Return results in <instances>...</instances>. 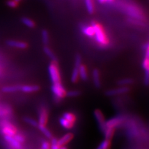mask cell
I'll return each instance as SVG.
<instances>
[{
	"mask_svg": "<svg viewBox=\"0 0 149 149\" xmlns=\"http://www.w3.org/2000/svg\"><path fill=\"white\" fill-rule=\"evenodd\" d=\"M91 26L95 32V37L96 42L101 45H106L108 44V40L104 34L102 27L96 22H92Z\"/></svg>",
	"mask_w": 149,
	"mask_h": 149,
	"instance_id": "cell-1",
	"label": "cell"
},
{
	"mask_svg": "<svg viewBox=\"0 0 149 149\" xmlns=\"http://www.w3.org/2000/svg\"><path fill=\"white\" fill-rule=\"evenodd\" d=\"M48 70L50 79L52 84L61 83V78L57 62L52 61L51 62L49 66Z\"/></svg>",
	"mask_w": 149,
	"mask_h": 149,
	"instance_id": "cell-2",
	"label": "cell"
},
{
	"mask_svg": "<svg viewBox=\"0 0 149 149\" xmlns=\"http://www.w3.org/2000/svg\"><path fill=\"white\" fill-rule=\"evenodd\" d=\"M51 90L55 96V99L57 100L58 102L66 96L67 91L62 83L52 84V86H51Z\"/></svg>",
	"mask_w": 149,
	"mask_h": 149,
	"instance_id": "cell-3",
	"label": "cell"
},
{
	"mask_svg": "<svg viewBox=\"0 0 149 149\" xmlns=\"http://www.w3.org/2000/svg\"><path fill=\"white\" fill-rule=\"evenodd\" d=\"M1 133L4 136L13 137L17 133V128L11 123L8 121H3L1 124Z\"/></svg>",
	"mask_w": 149,
	"mask_h": 149,
	"instance_id": "cell-4",
	"label": "cell"
},
{
	"mask_svg": "<svg viewBox=\"0 0 149 149\" xmlns=\"http://www.w3.org/2000/svg\"><path fill=\"white\" fill-rule=\"evenodd\" d=\"M144 50H146L145 57L142 62V67L145 71L143 83L146 86H149V47Z\"/></svg>",
	"mask_w": 149,
	"mask_h": 149,
	"instance_id": "cell-5",
	"label": "cell"
},
{
	"mask_svg": "<svg viewBox=\"0 0 149 149\" xmlns=\"http://www.w3.org/2000/svg\"><path fill=\"white\" fill-rule=\"evenodd\" d=\"M93 114H94V116L97 121V123L99 124V126L101 130V132L103 133L104 130L106 129V120H105V118L104 117L103 114H102V112L98 109H95L94 111Z\"/></svg>",
	"mask_w": 149,
	"mask_h": 149,
	"instance_id": "cell-6",
	"label": "cell"
},
{
	"mask_svg": "<svg viewBox=\"0 0 149 149\" xmlns=\"http://www.w3.org/2000/svg\"><path fill=\"white\" fill-rule=\"evenodd\" d=\"M130 91V88L128 86H120L116 89H112L106 91L105 95L108 96H114L116 95L125 94Z\"/></svg>",
	"mask_w": 149,
	"mask_h": 149,
	"instance_id": "cell-7",
	"label": "cell"
},
{
	"mask_svg": "<svg viewBox=\"0 0 149 149\" xmlns=\"http://www.w3.org/2000/svg\"><path fill=\"white\" fill-rule=\"evenodd\" d=\"M123 121L124 117L123 116H116V117L106 121V127H113L116 129V127L119 126V125L122 124Z\"/></svg>",
	"mask_w": 149,
	"mask_h": 149,
	"instance_id": "cell-8",
	"label": "cell"
},
{
	"mask_svg": "<svg viewBox=\"0 0 149 149\" xmlns=\"http://www.w3.org/2000/svg\"><path fill=\"white\" fill-rule=\"evenodd\" d=\"M125 11H126L127 15L135 19H143L142 14L136 7L128 6L125 8Z\"/></svg>",
	"mask_w": 149,
	"mask_h": 149,
	"instance_id": "cell-9",
	"label": "cell"
},
{
	"mask_svg": "<svg viewBox=\"0 0 149 149\" xmlns=\"http://www.w3.org/2000/svg\"><path fill=\"white\" fill-rule=\"evenodd\" d=\"M49 118L48 111L45 108H42L39 110V124L45 125L47 123Z\"/></svg>",
	"mask_w": 149,
	"mask_h": 149,
	"instance_id": "cell-10",
	"label": "cell"
},
{
	"mask_svg": "<svg viewBox=\"0 0 149 149\" xmlns=\"http://www.w3.org/2000/svg\"><path fill=\"white\" fill-rule=\"evenodd\" d=\"M7 45L13 48L21 49H25L28 47L27 44L24 42L13 40H9L7 41Z\"/></svg>",
	"mask_w": 149,
	"mask_h": 149,
	"instance_id": "cell-11",
	"label": "cell"
},
{
	"mask_svg": "<svg viewBox=\"0 0 149 149\" xmlns=\"http://www.w3.org/2000/svg\"><path fill=\"white\" fill-rule=\"evenodd\" d=\"M93 81L94 85L96 88H100L101 86V78H100V72L98 69L95 68L92 72Z\"/></svg>",
	"mask_w": 149,
	"mask_h": 149,
	"instance_id": "cell-12",
	"label": "cell"
},
{
	"mask_svg": "<svg viewBox=\"0 0 149 149\" xmlns=\"http://www.w3.org/2000/svg\"><path fill=\"white\" fill-rule=\"evenodd\" d=\"M74 137V135L73 133H67L65 134L60 139L58 140V144L59 146H63L66 144L71 142Z\"/></svg>",
	"mask_w": 149,
	"mask_h": 149,
	"instance_id": "cell-13",
	"label": "cell"
},
{
	"mask_svg": "<svg viewBox=\"0 0 149 149\" xmlns=\"http://www.w3.org/2000/svg\"><path fill=\"white\" fill-rule=\"evenodd\" d=\"M4 140L11 146L12 148L15 149H21V143L17 142L13 137L4 136Z\"/></svg>",
	"mask_w": 149,
	"mask_h": 149,
	"instance_id": "cell-14",
	"label": "cell"
},
{
	"mask_svg": "<svg viewBox=\"0 0 149 149\" xmlns=\"http://www.w3.org/2000/svg\"><path fill=\"white\" fill-rule=\"evenodd\" d=\"M40 87L38 85H24L21 86V91L24 93H34L39 91Z\"/></svg>",
	"mask_w": 149,
	"mask_h": 149,
	"instance_id": "cell-15",
	"label": "cell"
},
{
	"mask_svg": "<svg viewBox=\"0 0 149 149\" xmlns=\"http://www.w3.org/2000/svg\"><path fill=\"white\" fill-rule=\"evenodd\" d=\"M81 31L86 36L92 37L95 35L94 29L91 26H85L81 28Z\"/></svg>",
	"mask_w": 149,
	"mask_h": 149,
	"instance_id": "cell-16",
	"label": "cell"
},
{
	"mask_svg": "<svg viewBox=\"0 0 149 149\" xmlns=\"http://www.w3.org/2000/svg\"><path fill=\"white\" fill-rule=\"evenodd\" d=\"M79 77L81 78L83 81H86L88 80V72L86 68L84 65H81L79 68Z\"/></svg>",
	"mask_w": 149,
	"mask_h": 149,
	"instance_id": "cell-17",
	"label": "cell"
},
{
	"mask_svg": "<svg viewBox=\"0 0 149 149\" xmlns=\"http://www.w3.org/2000/svg\"><path fill=\"white\" fill-rule=\"evenodd\" d=\"M59 123L62 126L66 129H71L74 127V123L70 122L65 118H60L59 119Z\"/></svg>",
	"mask_w": 149,
	"mask_h": 149,
	"instance_id": "cell-18",
	"label": "cell"
},
{
	"mask_svg": "<svg viewBox=\"0 0 149 149\" xmlns=\"http://www.w3.org/2000/svg\"><path fill=\"white\" fill-rule=\"evenodd\" d=\"M115 129H116L115 128H113V127H106V129L103 132L105 139L110 140L111 141V140L113 139L114 135Z\"/></svg>",
	"mask_w": 149,
	"mask_h": 149,
	"instance_id": "cell-19",
	"label": "cell"
},
{
	"mask_svg": "<svg viewBox=\"0 0 149 149\" xmlns=\"http://www.w3.org/2000/svg\"><path fill=\"white\" fill-rule=\"evenodd\" d=\"M134 82L132 78H125L120 79L118 81V85L120 86H127V85H130Z\"/></svg>",
	"mask_w": 149,
	"mask_h": 149,
	"instance_id": "cell-20",
	"label": "cell"
},
{
	"mask_svg": "<svg viewBox=\"0 0 149 149\" xmlns=\"http://www.w3.org/2000/svg\"><path fill=\"white\" fill-rule=\"evenodd\" d=\"M38 127L40 131L42 132L46 137H47L49 139H52L53 138V135L50 130L45 127V125H40L39 124Z\"/></svg>",
	"mask_w": 149,
	"mask_h": 149,
	"instance_id": "cell-21",
	"label": "cell"
},
{
	"mask_svg": "<svg viewBox=\"0 0 149 149\" xmlns=\"http://www.w3.org/2000/svg\"><path fill=\"white\" fill-rule=\"evenodd\" d=\"M21 90V86L19 85L7 86L3 88L2 91L4 93H14Z\"/></svg>",
	"mask_w": 149,
	"mask_h": 149,
	"instance_id": "cell-22",
	"label": "cell"
},
{
	"mask_svg": "<svg viewBox=\"0 0 149 149\" xmlns=\"http://www.w3.org/2000/svg\"><path fill=\"white\" fill-rule=\"evenodd\" d=\"M44 52L48 57L54 62H57V58H56L55 54L52 52V50L50 49L47 45H45L44 47Z\"/></svg>",
	"mask_w": 149,
	"mask_h": 149,
	"instance_id": "cell-23",
	"label": "cell"
},
{
	"mask_svg": "<svg viewBox=\"0 0 149 149\" xmlns=\"http://www.w3.org/2000/svg\"><path fill=\"white\" fill-rule=\"evenodd\" d=\"M62 117L65 119L70 121V122L73 123L74 124L77 121L76 116L72 113H70V112H65V113L63 114Z\"/></svg>",
	"mask_w": 149,
	"mask_h": 149,
	"instance_id": "cell-24",
	"label": "cell"
},
{
	"mask_svg": "<svg viewBox=\"0 0 149 149\" xmlns=\"http://www.w3.org/2000/svg\"><path fill=\"white\" fill-rule=\"evenodd\" d=\"M21 21L26 26L29 27V28H33L35 27L36 24L33 20L27 17H23L21 18Z\"/></svg>",
	"mask_w": 149,
	"mask_h": 149,
	"instance_id": "cell-25",
	"label": "cell"
},
{
	"mask_svg": "<svg viewBox=\"0 0 149 149\" xmlns=\"http://www.w3.org/2000/svg\"><path fill=\"white\" fill-rule=\"evenodd\" d=\"M85 2L88 13L90 15H93L95 12V7L93 5V0H85Z\"/></svg>",
	"mask_w": 149,
	"mask_h": 149,
	"instance_id": "cell-26",
	"label": "cell"
},
{
	"mask_svg": "<svg viewBox=\"0 0 149 149\" xmlns=\"http://www.w3.org/2000/svg\"><path fill=\"white\" fill-rule=\"evenodd\" d=\"M79 78V68L74 67L71 76V81L73 83H76Z\"/></svg>",
	"mask_w": 149,
	"mask_h": 149,
	"instance_id": "cell-27",
	"label": "cell"
},
{
	"mask_svg": "<svg viewBox=\"0 0 149 149\" xmlns=\"http://www.w3.org/2000/svg\"><path fill=\"white\" fill-rule=\"evenodd\" d=\"M42 42L45 45H47L49 43V32L47 31L44 29L42 31Z\"/></svg>",
	"mask_w": 149,
	"mask_h": 149,
	"instance_id": "cell-28",
	"label": "cell"
},
{
	"mask_svg": "<svg viewBox=\"0 0 149 149\" xmlns=\"http://www.w3.org/2000/svg\"><path fill=\"white\" fill-rule=\"evenodd\" d=\"M24 120L26 123H27L28 124H30L31 125H32V126H33V127H37L39 125V123H37L36 120H34V119H32L31 118L25 117L24 118Z\"/></svg>",
	"mask_w": 149,
	"mask_h": 149,
	"instance_id": "cell-29",
	"label": "cell"
},
{
	"mask_svg": "<svg viewBox=\"0 0 149 149\" xmlns=\"http://www.w3.org/2000/svg\"><path fill=\"white\" fill-rule=\"evenodd\" d=\"M100 146L101 149H111V142L110 140L104 139V141L100 144Z\"/></svg>",
	"mask_w": 149,
	"mask_h": 149,
	"instance_id": "cell-30",
	"label": "cell"
},
{
	"mask_svg": "<svg viewBox=\"0 0 149 149\" xmlns=\"http://www.w3.org/2000/svg\"><path fill=\"white\" fill-rule=\"evenodd\" d=\"M81 95V91L78 90H71L69 91H67L66 93V96L70 97H74L79 96Z\"/></svg>",
	"mask_w": 149,
	"mask_h": 149,
	"instance_id": "cell-31",
	"label": "cell"
},
{
	"mask_svg": "<svg viewBox=\"0 0 149 149\" xmlns=\"http://www.w3.org/2000/svg\"><path fill=\"white\" fill-rule=\"evenodd\" d=\"M82 59L80 54H77L75 57H74V67L77 68H80V67L82 65Z\"/></svg>",
	"mask_w": 149,
	"mask_h": 149,
	"instance_id": "cell-32",
	"label": "cell"
},
{
	"mask_svg": "<svg viewBox=\"0 0 149 149\" xmlns=\"http://www.w3.org/2000/svg\"><path fill=\"white\" fill-rule=\"evenodd\" d=\"M60 146L58 144V139L56 138H52L51 139L50 149H59Z\"/></svg>",
	"mask_w": 149,
	"mask_h": 149,
	"instance_id": "cell-33",
	"label": "cell"
},
{
	"mask_svg": "<svg viewBox=\"0 0 149 149\" xmlns=\"http://www.w3.org/2000/svg\"><path fill=\"white\" fill-rule=\"evenodd\" d=\"M11 110L6 107H0V116H4L10 114Z\"/></svg>",
	"mask_w": 149,
	"mask_h": 149,
	"instance_id": "cell-34",
	"label": "cell"
},
{
	"mask_svg": "<svg viewBox=\"0 0 149 149\" xmlns=\"http://www.w3.org/2000/svg\"><path fill=\"white\" fill-rule=\"evenodd\" d=\"M6 5L11 8H16L18 6L19 3L15 0H8L6 1Z\"/></svg>",
	"mask_w": 149,
	"mask_h": 149,
	"instance_id": "cell-35",
	"label": "cell"
},
{
	"mask_svg": "<svg viewBox=\"0 0 149 149\" xmlns=\"http://www.w3.org/2000/svg\"><path fill=\"white\" fill-rule=\"evenodd\" d=\"M13 137L15 138L17 142L20 143H23L25 141V137H24V136H22V135L21 134L16 133L15 136H13Z\"/></svg>",
	"mask_w": 149,
	"mask_h": 149,
	"instance_id": "cell-36",
	"label": "cell"
},
{
	"mask_svg": "<svg viewBox=\"0 0 149 149\" xmlns=\"http://www.w3.org/2000/svg\"><path fill=\"white\" fill-rule=\"evenodd\" d=\"M41 148L42 149H50V144L49 142L44 141L42 143Z\"/></svg>",
	"mask_w": 149,
	"mask_h": 149,
	"instance_id": "cell-37",
	"label": "cell"
},
{
	"mask_svg": "<svg viewBox=\"0 0 149 149\" xmlns=\"http://www.w3.org/2000/svg\"><path fill=\"white\" fill-rule=\"evenodd\" d=\"M114 0H98V1L100 3H111Z\"/></svg>",
	"mask_w": 149,
	"mask_h": 149,
	"instance_id": "cell-38",
	"label": "cell"
},
{
	"mask_svg": "<svg viewBox=\"0 0 149 149\" xmlns=\"http://www.w3.org/2000/svg\"><path fill=\"white\" fill-rule=\"evenodd\" d=\"M147 47H149V42H148V43H147L146 44H145L143 45V49H145L146 48H147Z\"/></svg>",
	"mask_w": 149,
	"mask_h": 149,
	"instance_id": "cell-39",
	"label": "cell"
},
{
	"mask_svg": "<svg viewBox=\"0 0 149 149\" xmlns=\"http://www.w3.org/2000/svg\"><path fill=\"white\" fill-rule=\"evenodd\" d=\"M59 149H68V148L67 147H65V146H60Z\"/></svg>",
	"mask_w": 149,
	"mask_h": 149,
	"instance_id": "cell-40",
	"label": "cell"
},
{
	"mask_svg": "<svg viewBox=\"0 0 149 149\" xmlns=\"http://www.w3.org/2000/svg\"><path fill=\"white\" fill-rule=\"evenodd\" d=\"M15 1H17V2H18V3H19V2H20V1H21V0H15Z\"/></svg>",
	"mask_w": 149,
	"mask_h": 149,
	"instance_id": "cell-41",
	"label": "cell"
},
{
	"mask_svg": "<svg viewBox=\"0 0 149 149\" xmlns=\"http://www.w3.org/2000/svg\"><path fill=\"white\" fill-rule=\"evenodd\" d=\"M96 149H101V148L100 146H98V147H97Z\"/></svg>",
	"mask_w": 149,
	"mask_h": 149,
	"instance_id": "cell-42",
	"label": "cell"
},
{
	"mask_svg": "<svg viewBox=\"0 0 149 149\" xmlns=\"http://www.w3.org/2000/svg\"><path fill=\"white\" fill-rule=\"evenodd\" d=\"M40 149H42V148H40Z\"/></svg>",
	"mask_w": 149,
	"mask_h": 149,
	"instance_id": "cell-43",
	"label": "cell"
}]
</instances>
